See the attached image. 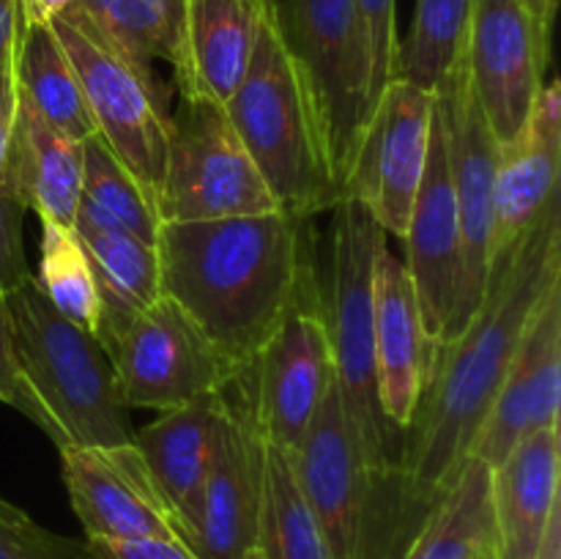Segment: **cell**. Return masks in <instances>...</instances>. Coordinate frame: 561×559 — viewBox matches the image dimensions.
Wrapping results in <instances>:
<instances>
[{"mask_svg":"<svg viewBox=\"0 0 561 559\" xmlns=\"http://www.w3.org/2000/svg\"><path fill=\"white\" fill-rule=\"evenodd\" d=\"M557 280H561L559 195L548 203L540 223L493 261L488 288L469 323L433 349L425 392L405 431L398 466L403 554L471 458L520 334Z\"/></svg>","mask_w":561,"mask_h":559,"instance_id":"obj_1","label":"cell"},{"mask_svg":"<svg viewBox=\"0 0 561 559\" xmlns=\"http://www.w3.org/2000/svg\"><path fill=\"white\" fill-rule=\"evenodd\" d=\"M157 252L162 294L211 340L228 378L252 365L312 269L307 219L283 212L162 223Z\"/></svg>","mask_w":561,"mask_h":559,"instance_id":"obj_2","label":"cell"},{"mask_svg":"<svg viewBox=\"0 0 561 559\" xmlns=\"http://www.w3.org/2000/svg\"><path fill=\"white\" fill-rule=\"evenodd\" d=\"M332 212V252L323 307L332 340L334 384L356 447L381 499L376 559H400L403 543L398 529V466L403 458L405 433L398 431L381 409L373 349V261L387 233L365 206L348 197H343Z\"/></svg>","mask_w":561,"mask_h":559,"instance_id":"obj_3","label":"cell"},{"mask_svg":"<svg viewBox=\"0 0 561 559\" xmlns=\"http://www.w3.org/2000/svg\"><path fill=\"white\" fill-rule=\"evenodd\" d=\"M3 299L16 367L42 420L38 431L58 449L135 442L131 409L102 343L60 316L36 280Z\"/></svg>","mask_w":561,"mask_h":559,"instance_id":"obj_4","label":"cell"},{"mask_svg":"<svg viewBox=\"0 0 561 559\" xmlns=\"http://www.w3.org/2000/svg\"><path fill=\"white\" fill-rule=\"evenodd\" d=\"M225 113L279 212L310 219L343 201L316 99L268 11L257 31L250 69Z\"/></svg>","mask_w":561,"mask_h":559,"instance_id":"obj_5","label":"cell"},{"mask_svg":"<svg viewBox=\"0 0 561 559\" xmlns=\"http://www.w3.org/2000/svg\"><path fill=\"white\" fill-rule=\"evenodd\" d=\"M49 25L80 77L96 135L157 201L168 153L170 91L153 66L113 47L77 9H66Z\"/></svg>","mask_w":561,"mask_h":559,"instance_id":"obj_6","label":"cell"},{"mask_svg":"<svg viewBox=\"0 0 561 559\" xmlns=\"http://www.w3.org/2000/svg\"><path fill=\"white\" fill-rule=\"evenodd\" d=\"M153 203L162 223L279 212L225 104L206 96H179V107L170 113L168 153Z\"/></svg>","mask_w":561,"mask_h":559,"instance_id":"obj_7","label":"cell"},{"mask_svg":"<svg viewBox=\"0 0 561 559\" xmlns=\"http://www.w3.org/2000/svg\"><path fill=\"white\" fill-rule=\"evenodd\" d=\"M316 99L340 192L370 118V55L356 0H285L268 14Z\"/></svg>","mask_w":561,"mask_h":559,"instance_id":"obj_8","label":"cell"},{"mask_svg":"<svg viewBox=\"0 0 561 559\" xmlns=\"http://www.w3.org/2000/svg\"><path fill=\"white\" fill-rule=\"evenodd\" d=\"M244 376L263 438L294 449L334 384L332 340L316 266L305 274L283 321L244 367Z\"/></svg>","mask_w":561,"mask_h":559,"instance_id":"obj_9","label":"cell"},{"mask_svg":"<svg viewBox=\"0 0 561 559\" xmlns=\"http://www.w3.org/2000/svg\"><path fill=\"white\" fill-rule=\"evenodd\" d=\"M222 425L203 486L179 537L197 559H241L257 543L266 438L252 411L244 370L219 389Z\"/></svg>","mask_w":561,"mask_h":559,"instance_id":"obj_10","label":"cell"},{"mask_svg":"<svg viewBox=\"0 0 561 559\" xmlns=\"http://www.w3.org/2000/svg\"><path fill=\"white\" fill-rule=\"evenodd\" d=\"M436 91L392 77L378 96L343 197L365 206L387 236L403 241L431 148Z\"/></svg>","mask_w":561,"mask_h":559,"instance_id":"obj_11","label":"cell"},{"mask_svg":"<svg viewBox=\"0 0 561 559\" xmlns=\"http://www.w3.org/2000/svg\"><path fill=\"white\" fill-rule=\"evenodd\" d=\"M290 458L334 559H376L381 499L345 420L337 384L290 449Z\"/></svg>","mask_w":561,"mask_h":559,"instance_id":"obj_12","label":"cell"},{"mask_svg":"<svg viewBox=\"0 0 561 559\" xmlns=\"http://www.w3.org/2000/svg\"><path fill=\"white\" fill-rule=\"evenodd\" d=\"M436 107L442 113L444 137H447L449 170H453L455 201H458L460 244H463V285H460L455 338L480 307L491 277L499 140L471 88L466 58H460L447 80L436 88Z\"/></svg>","mask_w":561,"mask_h":559,"instance_id":"obj_13","label":"cell"},{"mask_svg":"<svg viewBox=\"0 0 561 559\" xmlns=\"http://www.w3.org/2000/svg\"><path fill=\"white\" fill-rule=\"evenodd\" d=\"M129 409L168 411L228 381L211 340L170 296H159L107 351Z\"/></svg>","mask_w":561,"mask_h":559,"instance_id":"obj_14","label":"cell"},{"mask_svg":"<svg viewBox=\"0 0 561 559\" xmlns=\"http://www.w3.org/2000/svg\"><path fill=\"white\" fill-rule=\"evenodd\" d=\"M403 244V263L411 274V283H414L416 301H420L422 327H425L433 349H438L455 332L460 285H463L458 201H455L447 137H444L438 107L433 110L425 175H422L420 192H416Z\"/></svg>","mask_w":561,"mask_h":559,"instance_id":"obj_15","label":"cell"},{"mask_svg":"<svg viewBox=\"0 0 561 559\" xmlns=\"http://www.w3.org/2000/svg\"><path fill=\"white\" fill-rule=\"evenodd\" d=\"M58 455L60 477L85 540H181L173 513L135 442L64 447Z\"/></svg>","mask_w":561,"mask_h":559,"instance_id":"obj_16","label":"cell"},{"mask_svg":"<svg viewBox=\"0 0 561 559\" xmlns=\"http://www.w3.org/2000/svg\"><path fill=\"white\" fill-rule=\"evenodd\" d=\"M463 58L493 135L510 140L529 118L551 60L524 3L474 0Z\"/></svg>","mask_w":561,"mask_h":559,"instance_id":"obj_17","label":"cell"},{"mask_svg":"<svg viewBox=\"0 0 561 559\" xmlns=\"http://www.w3.org/2000/svg\"><path fill=\"white\" fill-rule=\"evenodd\" d=\"M561 406V280L548 288L518 340L496 400L471 447V458L496 466L542 427L559 425Z\"/></svg>","mask_w":561,"mask_h":559,"instance_id":"obj_18","label":"cell"},{"mask_svg":"<svg viewBox=\"0 0 561 559\" xmlns=\"http://www.w3.org/2000/svg\"><path fill=\"white\" fill-rule=\"evenodd\" d=\"M373 349L378 400L398 431H409L425 392L433 345L405 263L383 241L373 261Z\"/></svg>","mask_w":561,"mask_h":559,"instance_id":"obj_19","label":"cell"},{"mask_svg":"<svg viewBox=\"0 0 561 559\" xmlns=\"http://www.w3.org/2000/svg\"><path fill=\"white\" fill-rule=\"evenodd\" d=\"M561 173V88L546 82L529 118L510 140L499 142L493 184L491 258L529 233L548 203L559 195Z\"/></svg>","mask_w":561,"mask_h":559,"instance_id":"obj_20","label":"cell"},{"mask_svg":"<svg viewBox=\"0 0 561 559\" xmlns=\"http://www.w3.org/2000/svg\"><path fill=\"white\" fill-rule=\"evenodd\" d=\"M559 425L542 427L491 466L496 559H537L559 497Z\"/></svg>","mask_w":561,"mask_h":559,"instance_id":"obj_21","label":"cell"},{"mask_svg":"<svg viewBox=\"0 0 561 559\" xmlns=\"http://www.w3.org/2000/svg\"><path fill=\"white\" fill-rule=\"evenodd\" d=\"M71 228L91 258L99 294L96 340L110 351L124 329L162 296L157 244L142 241L85 201H80Z\"/></svg>","mask_w":561,"mask_h":559,"instance_id":"obj_22","label":"cell"},{"mask_svg":"<svg viewBox=\"0 0 561 559\" xmlns=\"http://www.w3.org/2000/svg\"><path fill=\"white\" fill-rule=\"evenodd\" d=\"M0 184L38 214V223L71 228L82 201V142L49 126L20 96Z\"/></svg>","mask_w":561,"mask_h":559,"instance_id":"obj_23","label":"cell"},{"mask_svg":"<svg viewBox=\"0 0 561 559\" xmlns=\"http://www.w3.org/2000/svg\"><path fill=\"white\" fill-rule=\"evenodd\" d=\"M219 425L222 395L211 392L162 411L151 425L135 431V447L140 449L159 493L173 513L175 529L195 507L217 447Z\"/></svg>","mask_w":561,"mask_h":559,"instance_id":"obj_24","label":"cell"},{"mask_svg":"<svg viewBox=\"0 0 561 559\" xmlns=\"http://www.w3.org/2000/svg\"><path fill=\"white\" fill-rule=\"evenodd\" d=\"M263 16V0H186V80L179 96L228 104L250 69Z\"/></svg>","mask_w":561,"mask_h":559,"instance_id":"obj_25","label":"cell"},{"mask_svg":"<svg viewBox=\"0 0 561 559\" xmlns=\"http://www.w3.org/2000/svg\"><path fill=\"white\" fill-rule=\"evenodd\" d=\"M16 91L20 96L64 135L88 140L96 135L80 77L66 55L64 44L55 36L49 22L22 16L20 38L14 53Z\"/></svg>","mask_w":561,"mask_h":559,"instance_id":"obj_26","label":"cell"},{"mask_svg":"<svg viewBox=\"0 0 561 559\" xmlns=\"http://www.w3.org/2000/svg\"><path fill=\"white\" fill-rule=\"evenodd\" d=\"M493 548L491 466L469 458L409 543L403 559H480Z\"/></svg>","mask_w":561,"mask_h":559,"instance_id":"obj_27","label":"cell"},{"mask_svg":"<svg viewBox=\"0 0 561 559\" xmlns=\"http://www.w3.org/2000/svg\"><path fill=\"white\" fill-rule=\"evenodd\" d=\"M113 47L140 64L168 60L175 88L186 80V0H75Z\"/></svg>","mask_w":561,"mask_h":559,"instance_id":"obj_28","label":"cell"},{"mask_svg":"<svg viewBox=\"0 0 561 559\" xmlns=\"http://www.w3.org/2000/svg\"><path fill=\"white\" fill-rule=\"evenodd\" d=\"M255 548L263 559H334L332 546L296 480L290 449L274 442H266L263 460V499Z\"/></svg>","mask_w":561,"mask_h":559,"instance_id":"obj_29","label":"cell"},{"mask_svg":"<svg viewBox=\"0 0 561 559\" xmlns=\"http://www.w3.org/2000/svg\"><path fill=\"white\" fill-rule=\"evenodd\" d=\"M474 0H416L409 42L400 44L394 77L436 91L463 58Z\"/></svg>","mask_w":561,"mask_h":559,"instance_id":"obj_30","label":"cell"},{"mask_svg":"<svg viewBox=\"0 0 561 559\" xmlns=\"http://www.w3.org/2000/svg\"><path fill=\"white\" fill-rule=\"evenodd\" d=\"M49 305L96 338L99 294L91 258L75 228L58 223H42L38 272L33 274Z\"/></svg>","mask_w":561,"mask_h":559,"instance_id":"obj_31","label":"cell"},{"mask_svg":"<svg viewBox=\"0 0 561 559\" xmlns=\"http://www.w3.org/2000/svg\"><path fill=\"white\" fill-rule=\"evenodd\" d=\"M82 201L148 244H157L162 219L153 197L99 135L82 140Z\"/></svg>","mask_w":561,"mask_h":559,"instance_id":"obj_32","label":"cell"},{"mask_svg":"<svg viewBox=\"0 0 561 559\" xmlns=\"http://www.w3.org/2000/svg\"><path fill=\"white\" fill-rule=\"evenodd\" d=\"M0 559H88L85 540L36 524L22 507L0 497Z\"/></svg>","mask_w":561,"mask_h":559,"instance_id":"obj_33","label":"cell"},{"mask_svg":"<svg viewBox=\"0 0 561 559\" xmlns=\"http://www.w3.org/2000/svg\"><path fill=\"white\" fill-rule=\"evenodd\" d=\"M365 22L367 55H370V113L398 64V0H356Z\"/></svg>","mask_w":561,"mask_h":559,"instance_id":"obj_34","label":"cell"},{"mask_svg":"<svg viewBox=\"0 0 561 559\" xmlns=\"http://www.w3.org/2000/svg\"><path fill=\"white\" fill-rule=\"evenodd\" d=\"M25 212L20 197L0 184V294H9L33 280L22 239Z\"/></svg>","mask_w":561,"mask_h":559,"instance_id":"obj_35","label":"cell"},{"mask_svg":"<svg viewBox=\"0 0 561 559\" xmlns=\"http://www.w3.org/2000/svg\"><path fill=\"white\" fill-rule=\"evenodd\" d=\"M0 403L11 406V409L20 411L22 417H27L33 425L42 427L36 403H33L31 395H27L25 381H22L20 376V367H16L14 345H11L9 310H5L3 294H0Z\"/></svg>","mask_w":561,"mask_h":559,"instance_id":"obj_36","label":"cell"},{"mask_svg":"<svg viewBox=\"0 0 561 559\" xmlns=\"http://www.w3.org/2000/svg\"><path fill=\"white\" fill-rule=\"evenodd\" d=\"M88 559H197L181 540H85Z\"/></svg>","mask_w":561,"mask_h":559,"instance_id":"obj_37","label":"cell"},{"mask_svg":"<svg viewBox=\"0 0 561 559\" xmlns=\"http://www.w3.org/2000/svg\"><path fill=\"white\" fill-rule=\"evenodd\" d=\"M16 107H20V91H16V69L14 55H11V58L0 66V179H3L5 157H9L11 135H14Z\"/></svg>","mask_w":561,"mask_h":559,"instance_id":"obj_38","label":"cell"},{"mask_svg":"<svg viewBox=\"0 0 561 559\" xmlns=\"http://www.w3.org/2000/svg\"><path fill=\"white\" fill-rule=\"evenodd\" d=\"M22 5L20 0H0V66L14 55L20 38Z\"/></svg>","mask_w":561,"mask_h":559,"instance_id":"obj_39","label":"cell"},{"mask_svg":"<svg viewBox=\"0 0 561 559\" xmlns=\"http://www.w3.org/2000/svg\"><path fill=\"white\" fill-rule=\"evenodd\" d=\"M529 14L531 25H535L537 36H540L542 47L551 53V33H553V22H557V9L559 0H520Z\"/></svg>","mask_w":561,"mask_h":559,"instance_id":"obj_40","label":"cell"},{"mask_svg":"<svg viewBox=\"0 0 561 559\" xmlns=\"http://www.w3.org/2000/svg\"><path fill=\"white\" fill-rule=\"evenodd\" d=\"M22 16L36 22H53L55 16L64 14L66 9L75 5V0H20Z\"/></svg>","mask_w":561,"mask_h":559,"instance_id":"obj_41","label":"cell"},{"mask_svg":"<svg viewBox=\"0 0 561 559\" xmlns=\"http://www.w3.org/2000/svg\"><path fill=\"white\" fill-rule=\"evenodd\" d=\"M537 559H561V504L553 510L551 521H548L546 537H542V546Z\"/></svg>","mask_w":561,"mask_h":559,"instance_id":"obj_42","label":"cell"},{"mask_svg":"<svg viewBox=\"0 0 561 559\" xmlns=\"http://www.w3.org/2000/svg\"><path fill=\"white\" fill-rule=\"evenodd\" d=\"M263 3H266V11H268V14H274V11H277L279 5L285 3V0H263Z\"/></svg>","mask_w":561,"mask_h":559,"instance_id":"obj_43","label":"cell"},{"mask_svg":"<svg viewBox=\"0 0 561 559\" xmlns=\"http://www.w3.org/2000/svg\"><path fill=\"white\" fill-rule=\"evenodd\" d=\"M241 559H263V554L257 551V548H252V551L244 554V557H241Z\"/></svg>","mask_w":561,"mask_h":559,"instance_id":"obj_44","label":"cell"},{"mask_svg":"<svg viewBox=\"0 0 561 559\" xmlns=\"http://www.w3.org/2000/svg\"><path fill=\"white\" fill-rule=\"evenodd\" d=\"M480 559H496V551H488V554H482Z\"/></svg>","mask_w":561,"mask_h":559,"instance_id":"obj_45","label":"cell"}]
</instances>
